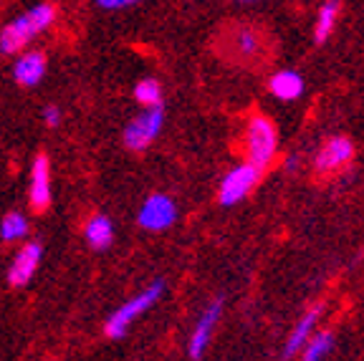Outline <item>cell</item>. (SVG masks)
I'll list each match as a JSON object with an SVG mask.
<instances>
[{"mask_svg":"<svg viewBox=\"0 0 364 361\" xmlns=\"http://www.w3.org/2000/svg\"><path fill=\"white\" fill-rule=\"evenodd\" d=\"M336 18H339V0H326L321 11H318L316 26H314V41L316 43H324L329 38L336 26Z\"/></svg>","mask_w":364,"mask_h":361,"instance_id":"cell-18","label":"cell"},{"mask_svg":"<svg viewBox=\"0 0 364 361\" xmlns=\"http://www.w3.org/2000/svg\"><path fill=\"white\" fill-rule=\"evenodd\" d=\"M276 149H279V134L271 119L261 114L250 117L245 124V162L263 172L276 159Z\"/></svg>","mask_w":364,"mask_h":361,"instance_id":"cell-3","label":"cell"},{"mask_svg":"<svg viewBox=\"0 0 364 361\" xmlns=\"http://www.w3.org/2000/svg\"><path fill=\"white\" fill-rule=\"evenodd\" d=\"M318 316H321V306H314V308H309L306 313H304L299 321H296L294 331L289 333V339H286V346H284V359H294V356H299V351L306 346V341L311 339L314 328H316L318 323Z\"/></svg>","mask_w":364,"mask_h":361,"instance_id":"cell-12","label":"cell"},{"mask_svg":"<svg viewBox=\"0 0 364 361\" xmlns=\"http://www.w3.org/2000/svg\"><path fill=\"white\" fill-rule=\"evenodd\" d=\"M284 167H286V172H296V170H299V157H296V154H291V157H286Z\"/></svg>","mask_w":364,"mask_h":361,"instance_id":"cell-22","label":"cell"},{"mask_svg":"<svg viewBox=\"0 0 364 361\" xmlns=\"http://www.w3.org/2000/svg\"><path fill=\"white\" fill-rule=\"evenodd\" d=\"M28 203L33 210H46L51 205V162L46 154H38L31 164L28 175Z\"/></svg>","mask_w":364,"mask_h":361,"instance_id":"cell-10","label":"cell"},{"mask_svg":"<svg viewBox=\"0 0 364 361\" xmlns=\"http://www.w3.org/2000/svg\"><path fill=\"white\" fill-rule=\"evenodd\" d=\"M334 349V333L331 331H316L299 351V361H324L329 351Z\"/></svg>","mask_w":364,"mask_h":361,"instance_id":"cell-16","label":"cell"},{"mask_svg":"<svg viewBox=\"0 0 364 361\" xmlns=\"http://www.w3.org/2000/svg\"><path fill=\"white\" fill-rule=\"evenodd\" d=\"M84 237L91 250H107L114 243V222L107 215H94L84 225Z\"/></svg>","mask_w":364,"mask_h":361,"instance_id":"cell-15","label":"cell"},{"mask_svg":"<svg viewBox=\"0 0 364 361\" xmlns=\"http://www.w3.org/2000/svg\"><path fill=\"white\" fill-rule=\"evenodd\" d=\"M46 68H48V61L41 51H26L16 58L13 63V79H16L18 86H38L41 79L46 76Z\"/></svg>","mask_w":364,"mask_h":361,"instance_id":"cell-11","label":"cell"},{"mask_svg":"<svg viewBox=\"0 0 364 361\" xmlns=\"http://www.w3.org/2000/svg\"><path fill=\"white\" fill-rule=\"evenodd\" d=\"M238 3H256V0H238Z\"/></svg>","mask_w":364,"mask_h":361,"instance_id":"cell-23","label":"cell"},{"mask_svg":"<svg viewBox=\"0 0 364 361\" xmlns=\"http://www.w3.org/2000/svg\"><path fill=\"white\" fill-rule=\"evenodd\" d=\"M223 316V298H215L205 306V311L200 313L198 323H195L193 333H190V344H188V354L193 361H200L208 351L213 341V333H215V326Z\"/></svg>","mask_w":364,"mask_h":361,"instance_id":"cell-8","label":"cell"},{"mask_svg":"<svg viewBox=\"0 0 364 361\" xmlns=\"http://www.w3.org/2000/svg\"><path fill=\"white\" fill-rule=\"evenodd\" d=\"M94 3L104 11H124V8H132L139 0H94Z\"/></svg>","mask_w":364,"mask_h":361,"instance_id":"cell-20","label":"cell"},{"mask_svg":"<svg viewBox=\"0 0 364 361\" xmlns=\"http://www.w3.org/2000/svg\"><path fill=\"white\" fill-rule=\"evenodd\" d=\"M43 122H46V126H58L61 124V109L58 107H46L43 109Z\"/></svg>","mask_w":364,"mask_h":361,"instance_id":"cell-21","label":"cell"},{"mask_svg":"<svg viewBox=\"0 0 364 361\" xmlns=\"http://www.w3.org/2000/svg\"><path fill=\"white\" fill-rule=\"evenodd\" d=\"M263 172L258 167H253L250 162H243L238 167L228 172L225 177L220 180V187H218V203L223 208H233L238 205L240 200H245L250 192L256 190V185L261 182Z\"/></svg>","mask_w":364,"mask_h":361,"instance_id":"cell-5","label":"cell"},{"mask_svg":"<svg viewBox=\"0 0 364 361\" xmlns=\"http://www.w3.org/2000/svg\"><path fill=\"white\" fill-rule=\"evenodd\" d=\"M162 296H165V281L149 283L142 293L132 296L129 301H124V303H122L119 308L114 311L112 316L107 318V323H104V333H107L109 339H122V336H127V331L132 328V323H134L139 316H144V313H147V311L152 308Z\"/></svg>","mask_w":364,"mask_h":361,"instance_id":"cell-2","label":"cell"},{"mask_svg":"<svg viewBox=\"0 0 364 361\" xmlns=\"http://www.w3.org/2000/svg\"><path fill=\"white\" fill-rule=\"evenodd\" d=\"M26 237H28V217L23 212H18V210L3 215V220H0V240L21 243Z\"/></svg>","mask_w":364,"mask_h":361,"instance_id":"cell-17","label":"cell"},{"mask_svg":"<svg viewBox=\"0 0 364 361\" xmlns=\"http://www.w3.org/2000/svg\"><path fill=\"white\" fill-rule=\"evenodd\" d=\"M268 91L281 102H296L304 94V79L301 74L286 68V71H279V74H273L268 79Z\"/></svg>","mask_w":364,"mask_h":361,"instance_id":"cell-14","label":"cell"},{"mask_svg":"<svg viewBox=\"0 0 364 361\" xmlns=\"http://www.w3.org/2000/svg\"><path fill=\"white\" fill-rule=\"evenodd\" d=\"M41 258H43V245L38 240H31L26 243L16 255H13L11 266H8V283L13 288L28 286L33 281L36 271L41 266Z\"/></svg>","mask_w":364,"mask_h":361,"instance_id":"cell-9","label":"cell"},{"mask_svg":"<svg viewBox=\"0 0 364 361\" xmlns=\"http://www.w3.org/2000/svg\"><path fill=\"white\" fill-rule=\"evenodd\" d=\"M261 48H263V38L253 28L240 26V28L230 31V36H228V51H230V56L240 58V61L256 58L261 53Z\"/></svg>","mask_w":364,"mask_h":361,"instance_id":"cell-13","label":"cell"},{"mask_svg":"<svg viewBox=\"0 0 364 361\" xmlns=\"http://www.w3.org/2000/svg\"><path fill=\"white\" fill-rule=\"evenodd\" d=\"M162 126H165V109L147 107L142 114H136L129 124L124 126V134H122L124 147L132 149V152H144L159 136Z\"/></svg>","mask_w":364,"mask_h":361,"instance_id":"cell-4","label":"cell"},{"mask_svg":"<svg viewBox=\"0 0 364 361\" xmlns=\"http://www.w3.org/2000/svg\"><path fill=\"white\" fill-rule=\"evenodd\" d=\"M134 99L136 104L147 107H162V84L157 79H139L134 84Z\"/></svg>","mask_w":364,"mask_h":361,"instance_id":"cell-19","label":"cell"},{"mask_svg":"<svg viewBox=\"0 0 364 361\" xmlns=\"http://www.w3.org/2000/svg\"><path fill=\"white\" fill-rule=\"evenodd\" d=\"M177 222V205L172 198L162 195V192H154L139 205V212H136V225L144 227L149 232H162L167 227H172Z\"/></svg>","mask_w":364,"mask_h":361,"instance_id":"cell-6","label":"cell"},{"mask_svg":"<svg viewBox=\"0 0 364 361\" xmlns=\"http://www.w3.org/2000/svg\"><path fill=\"white\" fill-rule=\"evenodd\" d=\"M53 23H56V8L51 3H38L31 11L21 13L0 31V53L11 56V53L23 51L31 41L51 28Z\"/></svg>","mask_w":364,"mask_h":361,"instance_id":"cell-1","label":"cell"},{"mask_svg":"<svg viewBox=\"0 0 364 361\" xmlns=\"http://www.w3.org/2000/svg\"><path fill=\"white\" fill-rule=\"evenodd\" d=\"M354 157V144L347 136H331L321 144V149L314 157V172L321 177L334 175V172L344 170Z\"/></svg>","mask_w":364,"mask_h":361,"instance_id":"cell-7","label":"cell"}]
</instances>
